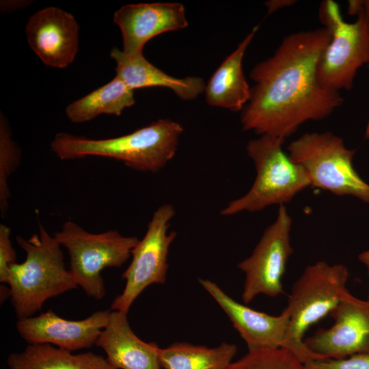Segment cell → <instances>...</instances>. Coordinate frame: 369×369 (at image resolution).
I'll list each match as a JSON object with an SVG mask.
<instances>
[{
    "instance_id": "obj_17",
    "label": "cell",
    "mask_w": 369,
    "mask_h": 369,
    "mask_svg": "<svg viewBox=\"0 0 369 369\" xmlns=\"http://www.w3.org/2000/svg\"><path fill=\"white\" fill-rule=\"evenodd\" d=\"M116 63V75L133 90L148 87H163L180 99L192 100L204 92L206 83L198 77H173L148 62L141 54L128 55L117 47L110 52Z\"/></svg>"
},
{
    "instance_id": "obj_30",
    "label": "cell",
    "mask_w": 369,
    "mask_h": 369,
    "mask_svg": "<svg viewBox=\"0 0 369 369\" xmlns=\"http://www.w3.org/2000/svg\"><path fill=\"white\" fill-rule=\"evenodd\" d=\"M8 297H10V288L3 284L1 286V301H4Z\"/></svg>"
},
{
    "instance_id": "obj_29",
    "label": "cell",
    "mask_w": 369,
    "mask_h": 369,
    "mask_svg": "<svg viewBox=\"0 0 369 369\" xmlns=\"http://www.w3.org/2000/svg\"><path fill=\"white\" fill-rule=\"evenodd\" d=\"M360 6L365 18L369 24V0L360 1Z\"/></svg>"
},
{
    "instance_id": "obj_3",
    "label": "cell",
    "mask_w": 369,
    "mask_h": 369,
    "mask_svg": "<svg viewBox=\"0 0 369 369\" xmlns=\"http://www.w3.org/2000/svg\"><path fill=\"white\" fill-rule=\"evenodd\" d=\"M16 239L26 257L23 262L10 265L6 284L20 319L33 316L47 300L78 286L66 268L61 245L40 223L38 234Z\"/></svg>"
},
{
    "instance_id": "obj_8",
    "label": "cell",
    "mask_w": 369,
    "mask_h": 369,
    "mask_svg": "<svg viewBox=\"0 0 369 369\" xmlns=\"http://www.w3.org/2000/svg\"><path fill=\"white\" fill-rule=\"evenodd\" d=\"M355 22H346L339 5L333 0L321 2L318 16L331 40L318 64V78L325 87L336 92L350 90L358 69L369 65V24L359 9Z\"/></svg>"
},
{
    "instance_id": "obj_18",
    "label": "cell",
    "mask_w": 369,
    "mask_h": 369,
    "mask_svg": "<svg viewBox=\"0 0 369 369\" xmlns=\"http://www.w3.org/2000/svg\"><path fill=\"white\" fill-rule=\"evenodd\" d=\"M258 29V26L251 29L209 79L204 90L209 105L236 112L249 102L251 88L243 70V59Z\"/></svg>"
},
{
    "instance_id": "obj_16",
    "label": "cell",
    "mask_w": 369,
    "mask_h": 369,
    "mask_svg": "<svg viewBox=\"0 0 369 369\" xmlns=\"http://www.w3.org/2000/svg\"><path fill=\"white\" fill-rule=\"evenodd\" d=\"M127 314L111 310L107 325L96 344L106 353L109 363L117 369H161V349L146 342L133 331Z\"/></svg>"
},
{
    "instance_id": "obj_28",
    "label": "cell",
    "mask_w": 369,
    "mask_h": 369,
    "mask_svg": "<svg viewBox=\"0 0 369 369\" xmlns=\"http://www.w3.org/2000/svg\"><path fill=\"white\" fill-rule=\"evenodd\" d=\"M358 258L366 266L369 275V250L361 253Z\"/></svg>"
},
{
    "instance_id": "obj_21",
    "label": "cell",
    "mask_w": 369,
    "mask_h": 369,
    "mask_svg": "<svg viewBox=\"0 0 369 369\" xmlns=\"http://www.w3.org/2000/svg\"><path fill=\"white\" fill-rule=\"evenodd\" d=\"M236 352V346L227 342L214 348L178 342L161 348L159 357L165 369H227Z\"/></svg>"
},
{
    "instance_id": "obj_14",
    "label": "cell",
    "mask_w": 369,
    "mask_h": 369,
    "mask_svg": "<svg viewBox=\"0 0 369 369\" xmlns=\"http://www.w3.org/2000/svg\"><path fill=\"white\" fill-rule=\"evenodd\" d=\"M113 20L122 33V51L128 55L141 54L154 37L188 26L184 7L176 2L125 5L114 13Z\"/></svg>"
},
{
    "instance_id": "obj_31",
    "label": "cell",
    "mask_w": 369,
    "mask_h": 369,
    "mask_svg": "<svg viewBox=\"0 0 369 369\" xmlns=\"http://www.w3.org/2000/svg\"><path fill=\"white\" fill-rule=\"evenodd\" d=\"M368 70H369V65L368 66ZM364 137L366 139H369V121L366 125L365 133H364Z\"/></svg>"
},
{
    "instance_id": "obj_23",
    "label": "cell",
    "mask_w": 369,
    "mask_h": 369,
    "mask_svg": "<svg viewBox=\"0 0 369 369\" xmlns=\"http://www.w3.org/2000/svg\"><path fill=\"white\" fill-rule=\"evenodd\" d=\"M227 369H308L289 351L282 348L249 351L243 357L232 361Z\"/></svg>"
},
{
    "instance_id": "obj_2",
    "label": "cell",
    "mask_w": 369,
    "mask_h": 369,
    "mask_svg": "<svg viewBox=\"0 0 369 369\" xmlns=\"http://www.w3.org/2000/svg\"><path fill=\"white\" fill-rule=\"evenodd\" d=\"M182 132L179 123L160 119L127 135L108 139L59 133L51 148L62 160L101 156L119 160L137 171L155 173L174 157Z\"/></svg>"
},
{
    "instance_id": "obj_26",
    "label": "cell",
    "mask_w": 369,
    "mask_h": 369,
    "mask_svg": "<svg viewBox=\"0 0 369 369\" xmlns=\"http://www.w3.org/2000/svg\"><path fill=\"white\" fill-rule=\"evenodd\" d=\"M29 0H3L1 1L0 10L1 13L12 12L18 9L25 8L31 3Z\"/></svg>"
},
{
    "instance_id": "obj_6",
    "label": "cell",
    "mask_w": 369,
    "mask_h": 369,
    "mask_svg": "<svg viewBox=\"0 0 369 369\" xmlns=\"http://www.w3.org/2000/svg\"><path fill=\"white\" fill-rule=\"evenodd\" d=\"M53 236L67 250L69 271L77 286L96 300L105 295L101 272L120 267L131 256L137 236H125L117 230L92 233L76 223L67 221Z\"/></svg>"
},
{
    "instance_id": "obj_20",
    "label": "cell",
    "mask_w": 369,
    "mask_h": 369,
    "mask_svg": "<svg viewBox=\"0 0 369 369\" xmlns=\"http://www.w3.org/2000/svg\"><path fill=\"white\" fill-rule=\"evenodd\" d=\"M135 103L133 90L115 76L109 83L69 104L66 115L72 122L81 124L101 114L119 116Z\"/></svg>"
},
{
    "instance_id": "obj_19",
    "label": "cell",
    "mask_w": 369,
    "mask_h": 369,
    "mask_svg": "<svg viewBox=\"0 0 369 369\" xmlns=\"http://www.w3.org/2000/svg\"><path fill=\"white\" fill-rule=\"evenodd\" d=\"M10 369H117L102 355L72 352L49 344H28L7 359Z\"/></svg>"
},
{
    "instance_id": "obj_22",
    "label": "cell",
    "mask_w": 369,
    "mask_h": 369,
    "mask_svg": "<svg viewBox=\"0 0 369 369\" xmlns=\"http://www.w3.org/2000/svg\"><path fill=\"white\" fill-rule=\"evenodd\" d=\"M21 150L12 139L11 128L4 115H0V211L4 217L11 196L8 180L20 162Z\"/></svg>"
},
{
    "instance_id": "obj_4",
    "label": "cell",
    "mask_w": 369,
    "mask_h": 369,
    "mask_svg": "<svg viewBox=\"0 0 369 369\" xmlns=\"http://www.w3.org/2000/svg\"><path fill=\"white\" fill-rule=\"evenodd\" d=\"M348 277L347 268L341 264L318 261L305 267L295 281L284 309L289 316L288 329L282 348L303 363L326 358L310 351L304 342L308 329L336 308Z\"/></svg>"
},
{
    "instance_id": "obj_24",
    "label": "cell",
    "mask_w": 369,
    "mask_h": 369,
    "mask_svg": "<svg viewBox=\"0 0 369 369\" xmlns=\"http://www.w3.org/2000/svg\"><path fill=\"white\" fill-rule=\"evenodd\" d=\"M308 369H369V353H359L342 359L314 360L305 364Z\"/></svg>"
},
{
    "instance_id": "obj_7",
    "label": "cell",
    "mask_w": 369,
    "mask_h": 369,
    "mask_svg": "<svg viewBox=\"0 0 369 369\" xmlns=\"http://www.w3.org/2000/svg\"><path fill=\"white\" fill-rule=\"evenodd\" d=\"M287 150L290 159L307 172L312 187L369 204V184L353 166L356 150L347 148L340 137L329 131L305 133Z\"/></svg>"
},
{
    "instance_id": "obj_11",
    "label": "cell",
    "mask_w": 369,
    "mask_h": 369,
    "mask_svg": "<svg viewBox=\"0 0 369 369\" xmlns=\"http://www.w3.org/2000/svg\"><path fill=\"white\" fill-rule=\"evenodd\" d=\"M329 315L335 320L330 328L304 340L310 351L326 359L369 353V296L361 300L346 290Z\"/></svg>"
},
{
    "instance_id": "obj_12",
    "label": "cell",
    "mask_w": 369,
    "mask_h": 369,
    "mask_svg": "<svg viewBox=\"0 0 369 369\" xmlns=\"http://www.w3.org/2000/svg\"><path fill=\"white\" fill-rule=\"evenodd\" d=\"M111 310H98L86 318L70 320L49 310L18 319L16 329L28 344H49L71 352L88 348L107 324Z\"/></svg>"
},
{
    "instance_id": "obj_13",
    "label": "cell",
    "mask_w": 369,
    "mask_h": 369,
    "mask_svg": "<svg viewBox=\"0 0 369 369\" xmlns=\"http://www.w3.org/2000/svg\"><path fill=\"white\" fill-rule=\"evenodd\" d=\"M79 32L74 17L56 7L37 11L25 26L29 47L45 65L56 68H66L74 60Z\"/></svg>"
},
{
    "instance_id": "obj_9",
    "label": "cell",
    "mask_w": 369,
    "mask_h": 369,
    "mask_svg": "<svg viewBox=\"0 0 369 369\" xmlns=\"http://www.w3.org/2000/svg\"><path fill=\"white\" fill-rule=\"evenodd\" d=\"M176 213L170 204L160 206L153 213L146 232L131 251L132 260L122 277L126 284L111 304L112 310L128 312L133 303L150 285L165 282L169 247L177 236L168 232Z\"/></svg>"
},
{
    "instance_id": "obj_10",
    "label": "cell",
    "mask_w": 369,
    "mask_h": 369,
    "mask_svg": "<svg viewBox=\"0 0 369 369\" xmlns=\"http://www.w3.org/2000/svg\"><path fill=\"white\" fill-rule=\"evenodd\" d=\"M292 219L285 205L279 206L273 223L264 230L252 254L238 264L245 273L242 299L249 303L259 295L284 293L282 279L293 253L290 243Z\"/></svg>"
},
{
    "instance_id": "obj_25",
    "label": "cell",
    "mask_w": 369,
    "mask_h": 369,
    "mask_svg": "<svg viewBox=\"0 0 369 369\" xmlns=\"http://www.w3.org/2000/svg\"><path fill=\"white\" fill-rule=\"evenodd\" d=\"M11 230L3 223L0 224V282L7 283L10 266L16 262V251L10 239Z\"/></svg>"
},
{
    "instance_id": "obj_15",
    "label": "cell",
    "mask_w": 369,
    "mask_h": 369,
    "mask_svg": "<svg viewBox=\"0 0 369 369\" xmlns=\"http://www.w3.org/2000/svg\"><path fill=\"white\" fill-rule=\"evenodd\" d=\"M198 280L227 314L249 351L282 347L290 323L285 311L272 316L254 310L236 302L212 281Z\"/></svg>"
},
{
    "instance_id": "obj_27",
    "label": "cell",
    "mask_w": 369,
    "mask_h": 369,
    "mask_svg": "<svg viewBox=\"0 0 369 369\" xmlns=\"http://www.w3.org/2000/svg\"><path fill=\"white\" fill-rule=\"evenodd\" d=\"M296 2L297 1L295 0H271L266 1L264 5L267 9V14L269 15L279 9L289 7Z\"/></svg>"
},
{
    "instance_id": "obj_1",
    "label": "cell",
    "mask_w": 369,
    "mask_h": 369,
    "mask_svg": "<svg viewBox=\"0 0 369 369\" xmlns=\"http://www.w3.org/2000/svg\"><path fill=\"white\" fill-rule=\"evenodd\" d=\"M330 40L325 27L291 33L271 57L255 65L249 73L254 85L241 116L243 130L286 139L305 122L327 118L343 103L340 93L318 78Z\"/></svg>"
},
{
    "instance_id": "obj_5",
    "label": "cell",
    "mask_w": 369,
    "mask_h": 369,
    "mask_svg": "<svg viewBox=\"0 0 369 369\" xmlns=\"http://www.w3.org/2000/svg\"><path fill=\"white\" fill-rule=\"evenodd\" d=\"M285 139L261 135L248 141L246 150L254 162L256 176L244 195L231 201L221 210L223 216L258 212L265 208L290 202L310 186L305 169L294 163L283 150Z\"/></svg>"
}]
</instances>
